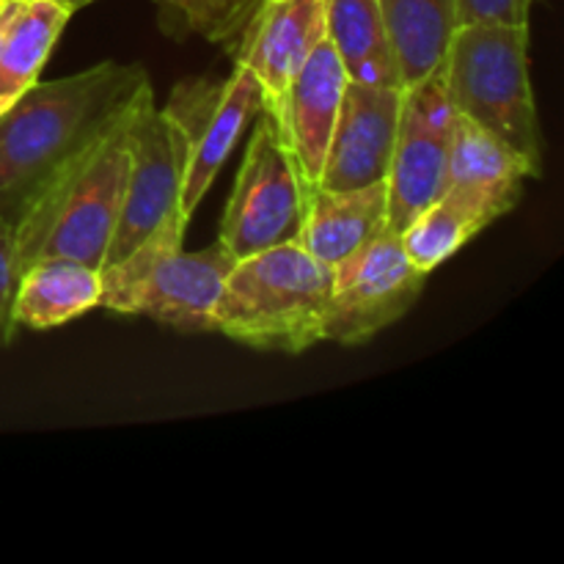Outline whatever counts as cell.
<instances>
[{"label":"cell","instance_id":"8","mask_svg":"<svg viewBox=\"0 0 564 564\" xmlns=\"http://www.w3.org/2000/svg\"><path fill=\"white\" fill-rule=\"evenodd\" d=\"M124 143L130 152V174H127L121 218L105 264L119 262L132 248L141 246L165 218L180 215L182 182L191 154L182 124L165 110L154 108L152 91L143 94L127 119Z\"/></svg>","mask_w":564,"mask_h":564},{"label":"cell","instance_id":"10","mask_svg":"<svg viewBox=\"0 0 564 564\" xmlns=\"http://www.w3.org/2000/svg\"><path fill=\"white\" fill-rule=\"evenodd\" d=\"M457 113L441 66L402 91L400 127L389 165V226L402 231L444 196Z\"/></svg>","mask_w":564,"mask_h":564},{"label":"cell","instance_id":"19","mask_svg":"<svg viewBox=\"0 0 564 564\" xmlns=\"http://www.w3.org/2000/svg\"><path fill=\"white\" fill-rule=\"evenodd\" d=\"M402 86L422 80L444 61L457 28V0H380Z\"/></svg>","mask_w":564,"mask_h":564},{"label":"cell","instance_id":"9","mask_svg":"<svg viewBox=\"0 0 564 564\" xmlns=\"http://www.w3.org/2000/svg\"><path fill=\"white\" fill-rule=\"evenodd\" d=\"M163 110L180 121L191 143L180 196V215L191 224L193 213L229 160L240 132L262 110V91L246 61L235 58V69L226 80H182Z\"/></svg>","mask_w":564,"mask_h":564},{"label":"cell","instance_id":"1","mask_svg":"<svg viewBox=\"0 0 564 564\" xmlns=\"http://www.w3.org/2000/svg\"><path fill=\"white\" fill-rule=\"evenodd\" d=\"M152 91L143 64L102 61L33 83L0 113V218L11 226Z\"/></svg>","mask_w":564,"mask_h":564},{"label":"cell","instance_id":"17","mask_svg":"<svg viewBox=\"0 0 564 564\" xmlns=\"http://www.w3.org/2000/svg\"><path fill=\"white\" fill-rule=\"evenodd\" d=\"M328 42L350 80L405 88L380 0H328Z\"/></svg>","mask_w":564,"mask_h":564},{"label":"cell","instance_id":"23","mask_svg":"<svg viewBox=\"0 0 564 564\" xmlns=\"http://www.w3.org/2000/svg\"><path fill=\"white\" fill-rule=\"evenodd\" d=\"M534 0H457V25L468 22H507L529 25Z\"/></svg>","mask_w":564,"mask_h":564},{"label":"cell","instance_id":"25","mask_svg":"<svg viewBox=\"0 0 564 564\" xmlns=\"http://www.w3.org/2000/svg\"><path fill=\"white\" fill-rule=\"evenodd\" d=\"M58 3H64L69 11H77V9H80V6L94 3V0H58Z\"/></svg>","mask_w":564,"mask_h":564},{"label":"cell","instance_id":"20","mask_svg":"<svg viewBox=\"0 0 564 564\" xmlns=\"http://www.w3.org/2000/svg\"><path fill=\"white\" fill-rule=\"evenodd\" d=\"M485 226L488 224L471 204L463 202L457 193L444 191V196L435 198L400 231L402 251L413 268L430 275L438 264L455 257L468 240H474Z\"/></svg>","mask_w":564,"mask_h":564},{"label":"cell","instance_id":"16","mask_svg":"<svg viewBox=\"0 0 564 564\" xmlns=\"http://www.w3.org/2000/svg\"><path fill=\"white\" fill-rule=\"evenodd\" d=\"M102 275L77 262H36L22 270L14 295V323L33 330L58 328L99 306Z\"/></svg>","mask_w":564,"mask_h":564},{"label":"cell","instance_id":"22","mask_svg":"<svg viewBox=\"0 0 564 564\" xmlns=\"http://www.w3.org/2000/svg\"><path fill=\"white\" fill-rule=\"evenodd\" d=\"M20 268H17L14 226L0 218V347H6L14 336V295Z\"/></svg>","mask_w":564,"mask_h":564},{"label":"cell","instance_id":"3","mask_svg":"<svg viewBox=\"0 0 564 564\" xmlns=\"http://www.w3.org/2000/svg\"><path fill=\"white\" fill-rule=\"evenodd\" d=\"M127 119L86 158L66 169L17 220L20 273L31 264L53 259L102 270L119 226L130 174V152L124 143Z\"/></svg>","mask_w":564,"mask_h":564},{"label":"cell","instance_id":"11","mask_svg":"<svg viewBox=\"0 0 564 564\" xmlns=\"http://www.w3.org/2000/svg\"><path fill=\"white\" fill-rule=\"evenodd\" d=\"M402 91L347 80L317 191H352L389 176Z\"/></svg>","mask_w":564,"mask_h":564},{"label":"cell","instance_id":"21","mask_svg":"<svg viewBox=\"0 0 564 564\" xmlns=\"http://www.w3.org/2000/svg\"><path fill=\"white\" fill-rule=\"evenodd\" d=\"M160 3L176 11L187 31L220 44L235 55L242 33L248 31L264 0H160Z\"/></svg>","mask_w":564,"mask_h":564},{"label":"cell","instance_id":"4","mask_svg":"<svg viewBox=\"0 0 564 564\" xmlns=\"http://www.w3.org/2000/svg\"><path fill=\"white\" fill-rule=\"evenodd\" d=\"M187 220L165 218L141 246L99 270V306L119 314H143L182 334L215 330V303L237 259L220 242L185 253Z\"/></svg>","mask_w":564,"mask_h":564},{"label":"cell","instance_id":"5","mask_svg":"<svg viewBox=\"0 0 564 564\" xmlns=\"http://www.w3.org/2000/svg\"><path fill=\"white\" fill-rule=\"evenodd\" d=\"M441 72L457 116L488 130L543 171L538 105L529 83V25H457Z\"/></svg>","mask_w":564,"mask_h":564},{"label":"cell","instance_id":"18","mask_svg":"<svg viewBox=\"0 0 564 564\" xmlns=\"http://www.w3.org/2000/svg\"><path fill=\"white\" fill-rule=\"evenodd\" d=\"M69 17L58 0H22L0 47V113L39 83Z\"/></svg>","mask_w":564,"mask_h":564},{"label":"cell","instance_id":"6","mask_svg":"<svg viewBox=\"0 0 564 564\" xmlns=\"http://www.w3.org/2000/svg\"><path fill=\"white\" fill-rule=\"evenodd\" d=\"M312 187L286 152L273 116L259 110L257 130L237 171L235 191L220 218V246L235 259L297 242Z\"/></svg>","mask_w":564,"mask_h":564},{"label":"cell","instance_id":"13","mask_svg":"<svg viewBox=\"0 0 564 564\" xmlns=\"http://www.w3.org/2000/svg\"><path fill=\"white\" fill-rule=\"evenodd\" d=\"M328 36V0H264L235 50L262 91V110H273L292 77Z\"/></svg>","mask_w":564,"mask_h":564},{"label":"cell","instance_id":"24","mask_svg":"<svg viewBox=\"0 0 564 564\" xmlns=\"http://www.w3.org/2000/svg\"><path fill=\"white\" fill-rule=\"evenodd\" d=\"M20 3H22V0H0V47H3L6 31H9L11 20H14Z\"/></svg>","mask_w":564,"mask_h":564},{"label":"cell","instance_id":"2","mask_svg":"<svg viewBox=\"0 0 564 564\" xmlns=\"http://www.w3.org/2000/svg\"><path fill=\"white\" fill-rule=\"evenodd\" d=\"M334 270L301 242L237 259L215 303V330L240 345L306 352L323 341Z\"/></svg>","mask_w":564,"mask_h":564},{"label":"cell","instance_id":"14","mask_svg":"<svg viewBox=\"0 0 564 564\" xmlns=\"http://www.w3.org/2000/svg\"><path fill=\"white\" fill-rule=\"evenodd\" d=\"M543 174L527 158L490 135L474 121L457 116L455 135H452L449 174L446 191L457 193L466 204H471L485 224H494L505 213H510L523 196V182L538 180Z\"/></svg>","mask_w":564,"mask_h":564},{"label":"cell","instance_id":"7","mask_svg":"<svg viewBox=\"0 0 564 564\" xmlns=\"http://www.w3.org/2000/svg\"><path fill=\"white\" fill-rule=\"evenodd\" d=\"M323 341L364 345L416 306L427 273L413 268L402 251L400 231H380L358 251L334 264Z\"/></svg>","mask_w":564,"mask_h":564},{"label":"cell","instance_id":"12","mask_svg":"<svg viewBox=\"0 0 564 564\" xmlns=\"http://www.w3.org/2000/svg\"><path fill=\"white\" fill-rule=\"evenodd\" d=\"M347 80L350 77L334 44L325 36L301 66V72L292 77L279 105L268 110L279 127L286 152L292 154L297 171L312 191H317L319 176H323L325 154H328Z\"/></svg>","mask_w":564,"mask_h":564},{"label":"cell","instance_id":"15","mask_svg":"<svg viewBox=\"0 0 564 564\" xmlns=\"http://www.w3.org/2000/svg\"><path fill=\"white\" fill-rule=\"evenodd\" d=\"M389 229V182L352 191H314L297 242L334 268L352 251Z\"/></svg>","mask_w":564,"mask_h":564}]
</instances>
